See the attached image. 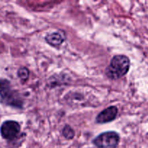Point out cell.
Instances as JSON below:
<instances>
[{
    "label": "cell",
    "mask_w": 148,
    "mask_h": 148,
    "mask_svg": "<svg viewBox=\"0 0 148 148\" xmlns=\"http://www.w3.org/2000/svg\"><path fill=\"white\" fill-rule=\"evenodd\" d=\"M0 103L19 109L23 107V99L18 92L13 89L8 79H0Z\"/></svg>",
    "instance_id": "1"
},
{
    "label": "cell",
    "mask_w": 148,
    "mask_h": 148,
    "mask_svg": "<svg viewBox=\"0 0 148 148\" xmlns=\"http://www.w3.org/2000/svg\"><path fill=\"white\" fill-rule=\"evenodd\" d=\"M130 68V60L124 55L114 56L107 66L106 74L111 79H118L128 73Z\"/></svg>",
    "instance_id": "2"
},
{
    "label": "cell",
    "mask_w": 148,
    "mask_h": 148,
    "mask_svg": "<svg viewBox=\"0 0 148 148\" xmlns=\"http://www.w3.org/2000/svg\"><path fill=\"white\" fill-rule=\"evenodd\" d=\"M120 142V137L116 132H106L95 137L92 141L98 148H116Z\"/></svg>",
    "instance_id": "3"
},
{
    "label": "cell",
    "mask_w": 148,
    "mask_h": 148,
    "mask_svg": "<svg viewBox=\"0 0 148 148\" xmlns=\"http://www.w3.org/2000/svg\"><path fill=\"white\" fill-rule=\"evenodd\" d=\"M20 129V125L17 121L7 120L1 125L0 133L3 139L9 142H13L18 138Z\"/></svg>",
    "instance_id": "4"
},
{
    "label": "cell",
    "mask_w": 148,
    "mask_h": 148,
    "mask_svg": "<svg viewBox=\"0 0 148 148\" xmlns=\"http://www.w3.org/2000/svg\"><path fill=\"white\" fill-rule=\"evenodd\" d=\"M118 108L116 106H110L101 111L97 116L95 121L98 124H106L111 122L116 118L118 115Z\"/></svg>",
    "instance_id": "5"
},
{
    "label": "cell",
    "mask_w": 148,
    "mask_h": 148,
    "mask_svg": "<svg viewBox=\"0 0 148 148\" xmlns=\"http://www.w3.org/2000/svg\"><path fill=\"white\" fill-rule=\"evenodd\" d=\"M66 36L62 32H53L45 37L46 41L53 47H59L64 42Z\"/></svg>",
    "instance_id": "6"
},
{
    "label": "cell",
    "mask_w": 148,
    "mask_h": 148,
    "mask_svg": "<svg viewBox=\"0 0 148 148\" xmlns=\"http://www.w3.org/2000/svg\"><path fill=\"white\" fill-rule=\"evenodd\" d=\"M17 75L22 82H26L29 77V70L25 66L20 67L17 71Z\"/></svg>",
    "instance_id": "7"
},
{
    "label": "cell",
    "mask_w": 148,
    "mask_h": 148,
    "mask_svg": "<svg viewBox=\"0 0 148 148\" xmlns=\"http://www.w3.org/2000/svg\"><path fill=\"white\" fill-rule=\"evenodd\" d=\"M62 134L66 139L72 140L75 137V131L70 126L66 125L62 130Z\"/></svg>",
    "instance_id": "8"
}]
</instances>
